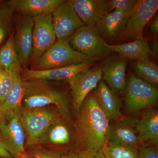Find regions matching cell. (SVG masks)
<instances>
[{
	"instance_id": "1",
	"label": "cell",
	"mask_w": 158,
	"mask_h": 158,
	"mask_svg": "<svg viewBox=\"0 0 158 158\" xmlns=\"http://www.w3.org/2000/svg\"><path fill=\"white\" fill-rule=\"evenodd\" d=\"M77 113L75 127L78 145L81 150H101L108 141L110 119L93 95L86 97Z\"/></svg>"
},
{
	"instance_id": "2",
	"label": "cell",
	"mask_w": 158,
	"mask_h": 158,
	"mask_svg": "<svg viewBox=\"0 0 158 158\" xmlns=\"http://www.w3.org/2000/svg\"><path fill=\"white\" fill-rule=\"evenodd\" d=\"M22 106L34 110L54 105L63 116L70 118L69 101L65 93L51 87L47 82L26 80Z\"/></svg>"
},
{
	"instance_id": "3",
	"label": "cell",
	"mask_w": 158,
	"mask_h": 158,
	"mask_svg": "<svg viewBox=\"0 0 158 158\" xmlns=\"http://www.w3.org/2000/svg\"><path fill=\"white\" fill-rule=\"evenodd\" d=\"M61 115L57 109L45 107L25 110L22 108L20 119L25 134L26 146H35L38 144L50 125Z\"/></svg>"
},
{
	"instance_id": "4",
	"label": "cell",
	"mask_w": 158,
	"mask_h": 158,
	"mask_svg": "<svg viewBox=\"0 0 158 158\" xmlns=\"http://www.w3.org/2000/svg\"><path fill=\"white\" fill-rule=\"evenodd\" d=\"M125 94L126 109L129 113H137L151 108L158 102L156 87L133 74L130 75Z\"/></svg>"
},
{
	"instance_id": "5",
	"label": "cell",
	"mask_w": 158,
	"mask_h": 158,
	"mask_svg": "<svg viewBox=\"0 0 158 158\" xmlns=\"http://www.w3.org/2000/svg\"><path fill=\"white\" fill-rule=\"evenodd\" d=\"M92 59L72 48L68 40H57L40 58L36 63V69H34L61 68L77 65Z\"/></svg>"
},
{
	"instance_id": "6",
	"label": "cell",
	"mask_w": 158,
	"mask_h": 158,
	"mask_svg": "<svg viewBox=\"0 0 158 158\" xmlns=\"http://www.w3.org/2000/svg\"><path fill=\"white\" fill-rule=\"evenodd\" d=\"M69 44L74 50L90 59L97 60L108 56L109 44L93 28L84 25L79 28L68 39Z\"/></svg>"
},
{
	"instance_id": "7",
	"label": "cell",
	"mask_w": 158,
	"mask_h": 158,
	"mask_svg": "<svg viewBox=\"0 0 158 158\" xmlns=\"http://www.w3.org/2000/svg\"><path fill=\"white\" fill-rule=\"evenodd\" d=\"M158 8V0H138L118 40L132 41L142 36L144 27L156 12Z\"/></svg>"
},
{
	"instance_id": "8",
	"label": "cell",
	"mask_w": 158,
	"mask_h": 158,
	"mask_svg": "<svg viewBox=\"0 0 158 158\" xmlns=\"http://www.w3.org/2000/svg\"><path fill=\"white\" fill-rule=\"evenodd\" d=\"M102 77V67H88L79 72L69 81L72 96V105L78 113L88 94L95 89Z\"/></svg>"
},
{
	"instance_id": "9",
	"label": "cell",
	"mask_w": 158,
	"mask_h": 158,
	"mask_svg": "<svg viewBox=\"0 0 158 158\" xmlns=\"http://www.w3.org/2000/svg\"><path fill=\"white\" fill-rule=\"evenodd\" d=\"M21 111L6 115V126L0 130L2 145L12 157L16 158L25 154L26 137L21 121Z\"/></svg>"
},
{
	"instance_id": "10",
	"label": "cell",
	"mask_w": 158,
	"mask_h": 158,
	"mask_svg": "<svg viewBox=\"0 0 158 158\" xmlns=\"http://www.w3.org/2000/svg\"><path fill=\"white\" fill-rule=\"evenodd\" d=\"M53 24L58 40H67L82 26L73 6V1H63L52 13Z\"/></svg>"
},
{
	"instance_id": "11",
	"label": "cell",
	"mask_w": 158,
	"mask_h": 158,
	"mask_svg": "<svg viewBox=\"0 0 158 158\" xmlns=\"http://www.w3.org/2000/svg\"><path fill=\"white\" fill-rule=\"evenodd\" d=\"M33 48L32 58L36 62L55 43L56 36L53 24L52 13L33 17Z\"/></svg>"
},
{
	"instance_id": "12",
	"label": "cell",
	"mask_w": 158,
	"mask_h": 158,
	"mask_svg": "<svg viewBox=\"0 0 158 158\" xmlns=\"http://www.w3.org/2000/svg\"><path fill=\"white\" fill-rule=\"evenodd\" d=\"M69 118L61 115L57 117L46 130L38 144L66 148L74 143L78 144L76 132L72 129Z\"/></svg>"
},
{
	"instance_id": "13",
	"label": "cell",
	"mask_w": 158,
	"mask_h": 158,
	"mask_svg": "<svg viewBox=\"0 0 158 158\" xmlns=\"http://www.w3.org/2000/svg\"><path fill=\"white\" fill-rule=\"evenodd\" d=\"M138 118L120 116L110 124L108 141H112L138 151L141 145L136 130Z\"/></svg>"
},
{
	"instance_id": "14",
	"label": "cell",
	"mask_w": 158,
	"mask_h": 158,
	"mask_svg": "<svg viewBox=\"0 0 158 158\" xmlns=\"http://www.w3.org/2000/svg\"><path fill=\"white\" fill-rule=\"evenodd\" d=\"M132 10H114L104 15L94 28L107 43L118 41L123 33Z\"/></svg>"
},
{
	"instance_id": "15",
	"label": "cell",
	"mask_w": 158,
	"mask_h": 158,
	"mask_svg": "<svg viewBox=\"0 0 158 158\" xmlns=\"http://www.w3.org/2000/svg\"><path fill=\"white\" fill-rule=\"evenodd\" d=\"M127 61L120 56L107 60L102 67L105 83L119 96L125 94L127 85L126 75Z\"/></svg>"
},
{
	"instance_id": "16",
	"label": "cell",
	"mask_w": 158,
	"mask_h": 158,
	"mask_svg": "<svg viewBox=\"0 0 158 158\" xmlns=\"http://www.w3.org/2000/svg\"><path fill=\"white\" fill-rule=\"evenodd\" d=\"M96 60L92 59L77 65L44 70L26 69L24 77L26 80L69 81L76 74L83 69L91 67Z\"/></svg>"
},
{
	"instance_id": "17",
	"label": "cell",
	"mask_w": 158,
	"mask_h": 158,
	"mask_svg": "<svg viewBox=\"0 0 158 158\" xmlns=\"http://www.w3.org/2000/svg\"><path fill=\"white\" fill-rule=\"evenodd\" d=\"M75 11L84 24L93 28L109 12L107 0H73Z\"/></svg>"
},
{
	"instance_id": "18",
	"label": "cell",
	"mask_w": 158,
	"mask_h": 158,
	"mask_svg": "<svg viewBox=\"0 0 158 158\" xmlns=\"http://www.w3.org/2000/svg\"><path fill=\"white\" fill-rule=\"evenodd\" d=\"M34 26L33 17L27 15L20 24L14 37L15 49L21 65L27 64L32 56Z\"/></svg>"
},
{
	"instance_id": "19",
	"label": "cell",
	"mask_w": 158,
	"mask_h": 158,
	"mask_svg": "<svg viewBox=\"0 0 158 158\" xmlns=\"http://www.w3.org/2000/svg\"><path fill=\"white\" fill-rule=\"evenodd\" d=\"M136 130L140 144L158 147L157 110L152 108L143 110L137 119Z\"/></svg>"
},
{
	"instance_id": "20",
	"label": "cell",
	"mask_w": 158,
	"mask_h": 158,
	"mask_svg": "<svg viewBox=\"0 0 158 158\" xmlns=\"http://www.w3.org/2000/svg\"><path fill=\"white\" fill-rule=\"evenodd\" d=\"M94 89V96L108 118L114 120L121 116L122 101L120 96L114 93L102 80Z\"/></svg>"
},
{
	"instance_id": "21",
	"label": "cell",
	"mask_w": 158,
	"mask_h": 158,
	"mask_svg": "<svg viewBox=\"0 0 158 158\" xmlns=\"http://www.w3.org/2000/svg\"><path fill=\"white\" fill-rule=\"evenodd\" d=\"M63 0H11L8 7L12 11L32 17L52 13Z\"/></svg>"
},
{
	"instance_id": "22",
	"label": "cell",
	"mask_w": 158,
	"mask_h": 158,
	"mask_svg": "<svg viewBox=\"0 0 158 158\" xmlns=\"http://www.w3.org/2000/svg\"><path fill=\"white\" fill-rule=\"evenodd\" d=\"M109 47L110 51L133 61L146 60L151 56L150 46L143 36L125 43L109 44Z\"/></svg>"
},
{
	"instance_id": "23",
	"label": "cell",
	"mask_w": 158,
	"mask_h": 158,
	"mask_svg": "<svg viewBox=\"0 0 158 158\" xmlns=\"http://www.w3.org/2000/svg\"><path fill=\"white\" fill-rule=\"evenodd\" d=\"M0 67L13 75H20L22 65L15 49L14 36L10 35L0 48Z\"/></svg>"
},
{
	"instance_id": "24",
	"label": "cell",
	"mask_w": 158,
	"mask_h": 158,
	"mask_svg": "<svg viewBox=\"0 0 158 158\" xmlns=\"http://www.w3.org/2000/svg\"><path fill=\"white\" fill-rule=\"evenodd\" d=\"M13 83L7 97L2 104V109L6 115L20 111L25 92L24 82L20 75H13Z\"/></svg>"
},
{
	"instance_id": "25",
	"label": "cell",
	"mask_w": 158,
	"mask_h": 158,
	"mask_svg": "<svg viewBox=\"0 0 158 158\" xmlns=\"http://www.w3.org/2000/svg\"><path fill=\"white\" fill-rule=\"evenodd\" d=\"M136 76L156 87L158 85V66L150 59L134 61L131 64Z\"/></svg>"
},
{
	"instance_id": "26",
	"label": "cell",
	"mask_w": 158,
	"mask_h": 158,
	"mask_svg": "<svg viewBox=\"0 0 158 158\" xmlns=\"http://www.w3.org/2000/svg\"><path fill=\"white\" fill-rule=\"evenodd\" d=\"M101 151L106 158H138V151L112 141H107Z\"/></svg>"
},
{
	"instance_id": "27",
	"label": "cell",
	"mask_w": 158,
	"mask_h": 158,
	"mask_svg": "<svg viewBox=\"0 0 158 158\" xmlns=\"http://www.w3.org/2000/svg\"><path fill=\"white\" fill-rule=\"evenodd\" d=\"M12 11L8 6L0 8V45L11 31Z\"/></svg>"
},
{
	"instance_id": "28",
	"label": "cell",
	"mask_w": 158,
	"mask_h": 158,
	"mask_svg": "<svg viewBox=\"0 0 158 158\" xmlns=\"http://www.w3.org/2000/svg\"><path fill=\"white\" fill-rule=\"evenodd\" d=\"M13 83L12 75L0 67V105H2L9 94Z\"/></svg>"
},
{
	"instance_id": "29",
	"label": "cell",
	"mask_w": 158,
	"mask_h": 158,
	"mask_svg": "<svg viewBox=\"0 0 158 158\" xmlns=\"http://www.w3.org/2000/svg\"><path fill=\"white\" fill-rule=\"evenodd\" d=\"M26 154L31 158H69L68 156L39 147L29 150Z\"/></svg>"
},
{
	"instance_id": "30",
	"label": "cell",
	"mask_w": 158,
	"mask_h": 158,
	"mask_svg": "<svg viewBox=\"0 0 158 158\" xmlns=\"http://www.w3.org/2000/svg\"><path fill=\"white\" fill-rule=\"evenodd\" d=\"M138 0H110L108 1L109 12L114 10L129 11L133 10Z\"/></svg>"
},
{
	"instance_id": "31",
	"label": "cell",
	"mask_w": 158,
	"mask_h": 158,
	"mask_svg": "<svg viewBox=\"0 0 158 158\" xmlns=\"http://www.w3.org/2000/svg\"><path fill=\"white\" fill-rule=\"evenodd\" d=\"M69 158H106L101 150H79L68 155Z\"/></svg>"
},
{
	"instance_id": "32",
	"label": "cell",
	"mask_w": 158,
	"mask_h": 158,
	"mask_svg": "<svg viewBox=\"0 0 158 158\" xmlns=\"http://www.w3.org/2000/svg\"><path fill=\"white\" fill-rule=\"evenodd\" d=\"M138 158H158V147L141 144L138 149Z\"/></svg>"
},
{
	"instance_id": "33",
	"label": "cell",
	"mask_w": 158,
	"mask_h": 158,
	"mask_svg": "<svg viewBox=\"0 0 158 158\" xmlns=\"http://www.w3.org/2000/svg\"><path fill=\"white\" fill-rule=\"evenodd\" d=\"M151 51V56L157 59L158 58V42L157 41H152L150 43V46Z\"/></svg>"
},
{
	"instance_id": "34",
	"label": "cell",
	"mask_w": 158,
	"mask_h": 158,
	"mask_svg": "<svg viewBox=\"0 0 158 158\" xmlns=\"http://www.w3.org/2000/svg\"><path fill=\"white\" fill-rule=\"evenodd\" d=\"M7 122V116L0 105V130L2 129Z\"/></svg>"
},
{
	"instance_id": "35",
	"label": "cell",
	"mask_w": 158,
	"mask_h": 158,
	"mask_svg": "<svg viewBox=\"0 0 158 158\" xmlns=\"http://www.w3.org/2000/svg\"><path fill=\"white\" fill-rule=\"evenodd\" d=\"M149 30L153 34H158V16L155 18L150 26Z\"/></svg>"
},
{
	"instance_id": "36",
	"label": "cell",
	"mask_w": 158,
	"mask_h": 158,
	"mask_svg": "<svg viewBox=\"0 0 158 158\" xmlns=\"http://www.w3.org/2000/svg\"><path fill=\"white\" fill-rule=\"evenodd\" d=\"M0 157L4 158H12L13 157L0 143Z\"/></svg>"
},
{
	"instance_id": "37",
	"label": "cell",
	"mask_w": 158,
	"mask_h": 158,
	"mask_svg": "<svg viewBox=\"0 0 158 158\" xmlns=\"http://www.w3.org/2000/svg\"><path fill=\"white\" fill-rule=\"evenodd\" d=\"M18 158H30V157L28 156L27 154H23L21 156L19 157Z\"/></svg>"
},
{
	"instance_id": "38",
	"label": "cell",
	"mask_w": 158,
	"mask_h": 158,
	"mask_svg": "<svg viewBox=\"0 0 158 158\" xmlns=\"http://www.w3.org/2000/svg\"><path fill=\"white\" fill-rule=\"evenodd\" d=\"M0 143H1V144L2 143V139L1 137H0Z\"/></svg>"
}]
</instances>
